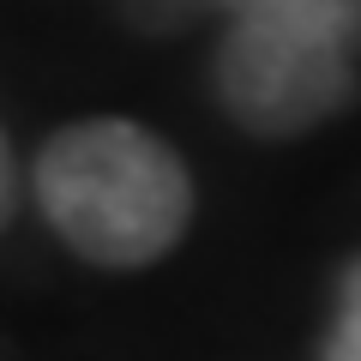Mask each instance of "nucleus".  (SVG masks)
Returning <instances> with one entry per match:
<instances>
[{"label": "nucleus", "mask_w": 361, "mask_h": 361, "mask_svg": "<svg viewBox=\"0 0 361 361\" xmlns=\"http://www.w3.org/2000/svg\"><path fill=\"white\" fill-rule=\"evenodd\" d=\"M217 6L223 0H127V18L151 37H175V30H187L193 18L217 13Z\"/></svg>", "instance_id": "nucleus-5"}, {"label": "nucleus", "mask_w": 361, "mask_h": 361, "mask_svg": "<svg viewBox=\"0 0 361 361\" xmlns=\"http://www.w3.org/2000/svg\"><path fill=\"white\" fill-rule=\"evenodd\" d=\"M211 85H217L223 115L241 133H253V139H301V133L337 121L355 103L361 61L223 13Z\"/></svg>", "instance_id": "nucleus-2"}, {"label": "nucleus", "mask_w": 361, "mask_h": 361, "mask_svg": "<svg viewBox=\"0 0 361 361\" xmlns=\"http://www.w3.org/2000/svg\"><path fill=\"white\" fill-rule=\"evenodd\" d=\"M18 205H25V163H18L13 139H6V127H0V229L18 217Z\"/></svg>", "instance_id": "nucleus-6"}, {"label": "nucleus", "mask_w": 361, "mask_h": 361, "mask_svg": "<svg viewBox=\"0 0 361 361\" xmlns=\"http://www.w3.org/2000/svg\"><path fill=\"white\" fill-rule=\"evenodd\" d=\"M217 13L253 18L265 30H283V37L319 42V49L361 61V0H223Z\"/></svg>", "instance_id": "nucleus-3"}, {"label": "nucleus", "mask_w": 361, "mask_h": 361, "mask_svg": "<svg viewBox=\"0 0 361 361\" xmlns=\"http://www.w3.org/2000/svg\"><path fill=\"white\" fill-rule=\"evenodd\" d=\"M319 361H361V253L337 271L331 319H325V337H319Z\"/></svg>", "instance_id": "nucleus-4"}, {"label": "nucleus", "mask_w": 361, "mask_h": 361, "mask_svg": "<svg viewBox=\"0 0 361 361\" xmlns=\"http://www.w3.org/2000/svg\"><path fill=\"white\" fill-rule=\"evenodd\" d=\"M25 193L73 259L145 271L175 253L193 223V169L163 133L127 115H85L42 139Z\"/></svg>", "instance_id": "nucleus-1"}]
</instances>
